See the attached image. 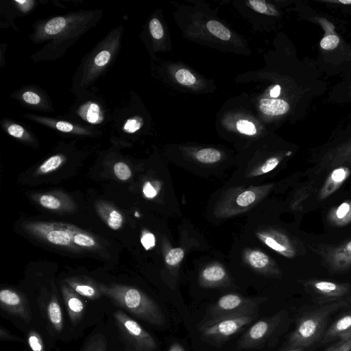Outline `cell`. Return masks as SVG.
<instances>
[{
    "instance_id": "obj_1",
    "label": "cell",
    "mask_w": 351,
    "mask_h": 351,
    "mask_svg": "<svg viewBox=\"0 0 351 351\" xmlns=\"http://www.w3.org/2000/svg\"><path fill=\"white\" fill-rule=\"evenodd\" d=\"M102 14L101 9L80 10L36 20L28 38L35 45H45L30 58L38 62L62 58L84 34L97 25Z\"/></svg>"
},
{
    "instance_id": "obj_2",
    "label": "cell",
    "mask_w": 351,
    "mask_h": 351,
    "mask_svg": "<svg viewBox=\"0 0 351 351\" xmlns=\"http://www.w3.org/2000/svg\"><path fill=\"white\" fill-rule=\"evenodd\" d=\"M124 27L112 29L81 60L71 80L70 90L76 95L89 90L114 63L121 49Z\"/></svg>"
},
{
    "instance_id": "obj_3",
    "label": "cell",
    "mask_w": 351,
    "mask_h": 351,
    "mask_svg": "<svg viewBox=\"0 0 351 351\" xmlns=\"http://www.w3.org/2000/svg\"><path fill=\"white\" fill-rule=\"evenodd\" d=\"M350 305L346 298L336 302L319 305L304 313L297 320L294 330L288 337V347L302 348L320 341L331 315Z\"/></svg>"
},
{
    "instance_id": "obj_4",
    "label": "cell",
    "mask_w": 351,
    "mask_h": 351,
    "mask_svg": "<svg viewBox=\"0 0 351 351\" xmlns=\"http://www.w3.org/2000/svg\"><path fill=\"white\" fill-rule=\"evenodd\" d=\"M101 292L118 306L150 324L162 326L165 324V317L158 305L136 288L112 285L101 287Z\"/></svg>"
},
{
    "instance_id": "obj_5",
    "label": "cell",
    "mask_w": 351,
    "mask_h": 351,
    "mask_svg": "<svg viewBox=\"0 0 351 351\" xmlns=\"http://www.w3.org/2000/svg\"><path fill=\"white\" fill-rule=\"evenodd\" d=\"M110 128L121 136H133L151 129V118L141 98L130 92L129 98L112 111Z\"/></svg>"
},
{
    "instance_id": "obj_6",
    "label": "cell",
    "mask_w": 351,
    "mask_h": 351,
    "mask_svg": "<svg viewBox=\"0 0 351 351\" xmlns=\"http://www.w3.org/2000/svg\"><path fill=\"white\" fill-rule=\"evenodd\" d=\"M75 96V101L62 117L100 129L110 125L112 110L108 108L104 98L90 90Z\"/></svg>"
},
{
    "instance_id": "obj_7",
    "label": "cell",
    "mask_w": 351,
    "mask_h": 351,
    "mask_svg": "<svg viewBox=\"0 0 351 351\" xmlns=\"http://www.w3.org/2000/svg\"><path fill=\"white\" fill-rule=\"evenodd\" d=\"M258 313L208 318L198 327L202 339L217 345L228 341L248 326Z\"/></svg>"
},
{
    "instance_id": "obj_8",
    "label": "cell",
    "mask_w": 351,
    "mask_h": 351,
    "mask_svg": "<svg viewBox=\"0 0 351 351\" xmlns=\"http://www.w3.org/2000/svg\"><path fill=\"white\" fill-rule=\"evenodd\" d=\"M285 313L282 311L256 322L239 338L237 344V349L261 348L271 342L280 334Z\"/></svg>"
},
{
    "instance_id": "obj_9",
    "label": "cell",
    "mask_w": 351,
    "mask_h": 351,
    "mask_svg": "<svg viewBox=\"0 0 351 351\" xmlns=\"http://www.w3.org/2000/svg\"><path fill=\"white\" fill-rule=\"evenodd\" d=\"M22 117L62 134L77 137H95L102 134V130L80 123L64 117H49L24 113Z\"/></svg>"
},
{
    "instance_id": "obj_10",
    "label": "cell",
    "mask_w": 351,
    "mask_h": 351,
    "mask_svg": "<svg viewBox=\"0 0 351 351\" xmlns=\"http://www.w3.org/2000/svg\"><path fill=\"white\" fill-rule=\"evenodd\" d=\"M265 298H246L235 293L221 296L211 306L208 318L258 313V309Z\"/></svg>"
},
{
    "instance_id": "obj_11",
    "label": "cell",
    "mask_w": 351,
    "mask_h": 351,
    "mask_svg": "<svg viewBox=\"0 0 351 351\" xmlns=\"http://www.w3.org/2000/svg\"><path fill=\"white\" fill-rule=\"evenodd\" d=\"M25 228L33 235L56 245L74 247L73 238L80 230L77 227L58 222L28 223Z\"/></svg>"
},
{
    "instance_id": "obj_12",
    "label": "cell",
    "mask_w": 351,
    "mask_h": 351,
    "mask_svg": "<svg viewBox=\"0 0 351 351\" xmlns=\"http://www.w3.org/2000/svg\"><path fill=\"white\" fill-rule=\"evenodd\" d=\"M228 112L224 110L219 119L221 128L233 130L238 134L246 136H254L263 129L261 121L252 112L246 109L242 110V106H239L228 107Z\"/></svg>"
},
{
    "instance_id": "obj_13",
    "label": "cell",
    "mask_w": 351,
    "mask_h": 351,
    "mask_svg": "<svg viewBox=\"0 0 351 351\" xmlns=\"http://www.w3.org/2000/svg\"><path fill=\"white\" fill-rule=\"evenodd\" d=\"M302 283L305 290L319 305H324L346 299L351 292V287L348 283L318 279L306 280Z\"/></svg>"
},
{
    "instance_id": "obj_14",
    "label": "cell",
    "mask_w": 351,
    "mask_h": 351,
    "mask_svg": "<svg viewBox=\"0 0 351 351\" xmlns=\"http://www.w3.org/2000/svg\"><path fill=\"white\" fill-rule=\"evenodd\" d=\"M113 315L122 333L137 351H154L157 348L154 338L136 321L119 310Z\"/></svg>"
},
{
    "instance_id": "obj_15",
    "label": "cell",
    "mask_w": 351,
    "mask_h": 351,
    "mask_svg": "<svg viewBox=\"0 0 351 351\" xmlns=\"http://www.w3.org/2000/svg\"><path fill=\"white\" fill-rule=\"evenodd\" d=\"M10 97L16 100L23 107L31 110L44 112H51L55 110L48 93L35 84L21 87L12 92Z\"/></svg>"
},
{
    "instance_id": "obj_16",
    "label": "cell",
    "mask_w": 351,
    "mask_h": 351,
    "mask_svg": "<svg viewBox=\"0 0 351 351\" xmlns=\"http://www.w3.org/2000/svg\"><path fill=\"white\" fill-rule=\"evenodd\" d=\"M312 250L322 258L330 271L342 272L351 269V239L337 246L319 245Z\"/></svg>"
},
{
    "instance_id": "obj_17",
    "label": "cell",
    "mask_w": 351,
    "mask_h": 351,
    "mask_svg": "<svg viewBox=\"0 0 351 351\" xmlns=\"http://www.w3.org/2000/svg\"><path fill=\"white\" fill-rule=\"evenodd\" d=\"M0 304L2 309L29 322L31 319L29 308L25 299L17 292L8 289L0 291Z\"/></svg>"
},
{
    "instance_id": "obj_18",
    "label": "cell",
    "mask_w": 351,
    "mask_h": 351,
    "mask_svg": "<svg viewBox=\"0 0 351 351\" xmlns=\"http://www.w3.org/2000/svg\"><path fill=\"white\" fill-rule=\"evenodd\" d=\"M351 337V311L337 319L322 336L319 345Z\"/></svg>"
},
{
    "instance_id": "obj_19",
    "label": "cell",
    "mask_w": 351,
    "mask_h": 351,
    "mask_svg": "<svg viewBox=\"0 0 351 351\" xmlns=\"http://www.w3.org/2000/svg\"><path fill=\"white\" fill-rule=\"evenodd\" d=\"M351 175V170L346 166L334 168L320 189L319 199L324 200L338 190Z\"/></svg>"
},
{
    "instance_id": "obj_20",
    "label": "cell",
    "mask_w": 351,
    "mask_h": 351,
    "mask_svg": "<svg viewBox=\"0 0 351 351\" xmlns=\"http://www.w3.org/2000/svg\"><path fill=\"white\" fill-rule=\"evenodd\" d=\"M0 127L9 136L19 141L32 145L37 143L36 136L30 128L15 120L3 118L0 121Z\"/></svg>"
},
{
    "instance_id": "obj_21",
    "label": "cell",
    "mask_w": 351,
    "mask_h": 351,
    "mask_svg": "<svg viewBox=\"0 0 351 351\" xmlns=\"http://www.w3.org/2000/svg\"><path fill=\"white\" fill-rule=\"evenodd\" d=\"M62 295L70 320L73 324H77L84 312V302L73 290L66 287L62 288Z\"/></svg>"
},
{
    "instance_id": "obj_22",
    "label": "cell",
    "mask_w": 351,
    "mask_h": 351,
    "mask_svg": "<svg viewBox=\"0 0 351 351\" xmlns=\"http://www.w3.org/2000/svg\"><path fill=\"white\" fill-rule=\"evenodd\" d=\"M322 168L346 166L351 170V143L343 145L324 156L321 162Z\"/></svg>"
},
{
    "instance_id": "obj_23",
    "label": "cell",
    "mask_w": 351,
    "mask_h": 351,
    "mask_svg": "<svg viewBox=\"0 0 351 351\" xmlns=\"http://www.w3.org/2000/svg\"><path fill=\"white\" fill-rule=\"evenodd\" d=\"M257 108L262 115L276 117L286 114L290 107L287 101L281 99L262 98L258 101Z\"/></svg>"
},
{
    "instance_id": "obj_24",
    "label": "cell",
    "mask_w": 351,
    "mask_h": 351,
    "mask_svg": "<svg viewBox=\"0 0 351 351\" xmlns=\"http://www.w3.org/2000/svg\"><path fill=\"white\" fill-rule=\"evenodd\" d=\"M328 222L337 227H343L351 223V200H346L332 208L327 217Z\"/></svg>"
},
{
    "instance_id": "obj_25",
    "label": "cell",
    "mask_w": 351,
    "mask_h": 351,
    "mask_svg": "<svg viewBox=\"0 0 351 351\" xmlns=\"http://www.w3.org/2000/svg\"><path fill=\"white\" fill-rule=\"evenodd\" d=\"M98 213L110 228L115 230L121 227L123 216L113 207L106 204L99 205L98 206Z\"/></svg>"
},
{
    "instance_id": "obj_26",
    "label": "cell",
    "mask_w": 351,
    "mask_h": 351,
    "mask_svg": "<svg viewBox=\"0 0 351 351\" xmlns=\"http://www.w3.org/2000/svg\"><path fill=\"white\" fill-rule=\"evenodd\" d=\"M48 319L57 332L63 328V317L62 310L56 295H53L47 306Z\"/></svg>"
},
{
    "instance_id": "obj_27",
    "label": "cell",
    "mask_w": 351,
    "mask_h": 351,
    "mask_svg": "<svg viewBox=\"0 0 351 351\" xmlns=\"http://www.w3.org/2000/svg\"><path fill=\"white\" fill-rule=\"evenodd\" d=\"M147 32L152 39L153 49L156 51L158 49V43L165 36V29L158 17L154 16L150 18L147 23Z\"/></svg>"
},
{
    "instance_id": "obj_28",
    "label": "cell",
    "mask_w": 351,
    "mask_h": 351,
    "mask_svg": "<svg viewBox=\"0 0 351 351\" xmlns=\"http://www.w3.org/2000/svg\"><path fill=\"white\" fill-rule=\"evenodd\" d=\"M226 277V271L218 265L206 268L202 272V278L205 284L213 285L221 282Z\"/></svg>"
},
{
    "instance_id": "obj_29",
    "label": "cell",
    "mask_w": 351,
    "mask_h": 351,
    "mask_svg": "<svg viewBox=\"0 0 351 351\" xmlns=\"http://www.w3.org/2000/svg\"><path fill=\"white\" fill-rule=\"evenodd\" d=\"M69 284L76 293L84 297L90 299H96L100 295L99 291L92 285L75 280H70Z\"/></svg>"
},
{
    "instance_id": "obj_30",
    "label": "cell",
    "mask_w": 351,
    "mask_h": 351,
    "mask_svg": "<svg viewBox=\"0 0 351 351\" xmlns=\"http://www.w3.org/2000/svg\"><path fill=\"white\" fill-rule=\"evenodd\" d=\"M66 156L62 153L53 154L45 160L39 167L40 173H47L58 169L66 160Z\"/></svg>"
},
{
    "instance_id": "obj_31",
    "label": "cell",
    "mask_w": 351,
    "mask_h": 351,
    "mask_svg": "<svg viewBox=\"0 0 351 351\" xmlns=\"http://www.w3.org/2000/svg\"><path fill=\"white\" fill-rule=\"evenodd\" d=\"M206 29L212 35L222 40H228L232 37L230 29L216 20L207 22Z\"/></svg>"
},
{
    "instance_id": "obj_32",
    "label": "cell",
    "mask_w": 351,
    "mask_h": 351,
    "mask_svg": "<svg viewBox=\"0 0 351 351\" xmlns=\"http://www.w3.org/2000/svg\"><path fill=\"white\" fill-rule=\"evenodd\" d=\"M174 78L178 84L186 87H193L197 82L195 74L185 68L176 70Z\"/></svg>"
},
{
    "instance_id": "obj_33",
    "label": "cell",
    "mask_w": 351,
    "mask_h": 351,
    "mask_svg": "<svg viewBox=\"0 0 351 351\" xmlns=\"http://www.w3.org/2000/svg\"><path fill=\"white\" fill-rule=\"evenodd\" d=\"M195 158L201 162L213 163L221 159V153L214 148H203L196 152Z\"/></svg>"
},
{
    "instance_id": "obj_34",
    "label": "cell",
    "mask_w": 351,
    "mask_h": 351,
    "mask_svg": "<svg viewBox=\"0 0 351 351\" xmlns=\"http://www.w3.org/2000/svg\"><path fill=\"white\" fill-rule=\"evenodd\" d=\"M73 243L76 246L90 248L97 245L95 239L89 234L78 230L73 236Z\"/></svg>"
},
{
    "instance_id": "obj_35",
    "label": "cell",
    "mask_w": 351,
    "mask_h": 351,
    "mask_svg": "<svg viewBox=\"0 0 351 351\" xmlns=\"http://www.w3.org/2000/svg\"><path fill=\"white\" fill-rule=\"evenodd\" d=\"M249 6L256 12L271 16L277 14L276 10L266 3L265 1L251 0L248 1Z\"/></svg>"
},
{
    "instance_id": "obj_36",
    "label": "cell",
    "mask_w": 351,
    "mask_h": 351,
    "mask_svg": "<svg viewBox=\"0 0 351 351\" xmlns=\"http://www.w3.org/2000/svg\"><path fill=\"white\" fill-rule=\"evenodd\" d=\"M250 264L258 269L265 267L269 263L268 256L260 251H252L247 256Z\"/></svg>"
},
{
    "instance_id": "obj_37",
    "label": "cell",
    "mask_w": 351,
    "mask_h": 351,
    "mask_svg": "<svg viewBox=\"0 0 351 351\" xmlns=\"http://www.w3.org/2000/svg\"><path fill=\"white\" fill-rule=\"evenodd\" d=\"M314 191L313 184H306L302 186L297 193L295 199L292 205L293 208L300 210L302 205L312 194Z\"/></svg>"
},
{
    "instance_id": "obj_38",
    "label": "cell",
    "mask_w": 351,
    "mask_h": 351,
    "mask_svg": "<svg viewBox=\"0 0 351 351\" xmlns=\"http://www.w3.org/2000/svg\"><path fill=\"white\" fill-rule=\"evenodd\" d=\"M38 202L42 206L49 210H58L61 207L60 199L52 195H42Z\"/></svg>"
},
{
    "instance_id": "obj_39",
    "label": "cell",
    "mask_w": 351,
    "mask_h": 351,
    "mask_svg": "<svg viewBox=\"0 0 351 351\" xmlns=\"http://www.w3.org/2000/svg\"><path fill=\"white\" fill-rule=\"evenodd\" d=\"M114 172L118 179L122 181L128 180L132 176V171L128 165L121 161L117 162L114 164Z\"/></svg>"
},
{
    "instance_id": "obj_40",
    "label": "cell",
    "mask_w": 351,
    "mask_h": 351,
    "mask_svg": "<svg viewBox=\"0 0 351 351\" xmlns=\"http://www.w3.org/2000/svg\"><path fill=\"white\" fill-rule=\"evenodd\" d=\"M27 341L32 351H45L43 340L37 332L30 331L28 334Z\"/></svg>"
},
{
    "instance_id": "obj_41",
    "label": "cell",
    "mask_w": 351,
    "mask_h": 351,
    "mask_svg": "<svg viewBox=\"0 0 351 351\" xmlns=\"http://www.w3.org/2000/svg\"><path fill=\"white\" fill-rule=\"evenodd\" d=\"M84 351H107L106 341L102 336H96L90 340Z\"/></svg>"
},
{
    "instance_id": "obj_42",
    "label": "cell",
    "mask_w": 351,
    "mask_h": 351,
    "mask_svg": "<svg viewBox=\"0 0 351 351\" xmlns=\"http://www.w3.org/2000/svg\"><path fill=\"white\" fill-rule=\"evenodd\" d=\"M339 42L340 39L336 34H327L322 39L320 46L323 49L331 50L335 49Z\"/></svg>"
},
{
    "instance_id": "obj_43",
    "label": "cell",
    "mask_w": 351,
    "mask_h": 351,
    "mask_svg": "<svg viewBox=\"0 0 351 351\" xmlns=\"http://www.w3.org/2000/svg\"><path fill=\"white\" fill-rule=\"evenodd\" d=\"M184 257V251L181 248L171 249L166 255L165 261L169 265L178 264Z\"/></svg>"
},
{
    "instance_id": "obj_44",
    "label": "cell",
    "mask_w": 351,
    "mask_h": 351,
    "mask_svg": "<svg viewBox=\"0 0 351 351\" xmlns=\"http://www.w3.org/2000/svg\"><path fill=\"white\" fill-rule=\"evenodd\" d=\"M256 195L253 191H246L241 193L237 198V203L241 206H246L254 202Z\"/></svg>"
},
{
    "instance_id": "obj_45",
    "label": "cell",
    "mask_w": 351,
    "mask_h": 351,
    "mask_svg": "<svg viewBox=\"0 0 351 351\" xmlns=\"http://www.w3.org/2000/svg\"><path fill=\"white\" fill-rule=\"evenodd\" d=\"M326 351H351V337L338 341Z\"/></svg>"
},
{
    "instance_id": "obj_46",
    "label": "cell",
    "mask_w": 351,
    "mask_h": 351,
    "mask_svg": "<svg viewBox=\"0 0 351 351\" xmlns=\"http://www.w3.org/2000/svg\"><path fill=\"white\" fill-rule=\"evenodd\" d=\"M141 242L144 248L147 250L155 245V237L152 233H144L141 239Z\"/></svg>"
},
{
    "instance_id": "obj_47",
    "label": "cell",
    "mask_w": 351,
    "mask_h": 351,
    "mask_svg": "<svg viewBox=\"0 0 351 351\" xmlns=\"http://www.w3.org/2000/svg\"><path fill=\"white\" fill-rule=\"evenodd\" d=\"M280 160L277 157L269 158L261 167V173H266L274 169L279 163Z\"/></svg>"
},
{
    "instance_id": "obj_48",
    "label": "cell",
    "mask_w": 351,
    "mask_h": 351,
    "mask_svg": "<svg viewBox=\"0 0 351 351\" xmlns=\"http://www.w3.org/2000/svg\"><path fill=\"white\" fill-rule=\"evenodd\" d=\"M0 338L1 340L5 341H22L23 340L15 335H11L6 328H4L3 326L1 327L0 329Z\"/></svg>"
},
{
    "instance_id": "obj_49",
    "label": "cell",
    "mask_w": 351,
    "mask_h": 351,
    "mask_svg": "<svg viewBox=\"0 0 351 351\" xmlns=\"http://www.w3.org/2000/svg\"><path fill=\"white\" fill-rule=\"evenodd\" d=\"M143 192L145 196L147 198H153L157 194L156 190L149 182L145 183L143 187Z\"/></svg>"
},
{
    "instance_id": "obj_50",
    "label": "cell",
    "mask_w": 351,
    "mask_h": 351,
    "mask_svg": "<svg viewBox=\"0 0 351 351\" xmlns=\"http://www.w3.org/2000/svg\"><path fill=\"white\" fill-rule=\"evenodd\" d=\"M281 87L277 84L271 88L269 91V95L273 99H276L280 94Z\"/></svg>"
},
{
    "instance_id": "obj_51",
    "label": "cell",
    "mask_w": 351,
    "mask_h": 351,
    "mask_svg": "<svg viewBox=\"0 0 351 351\" xmlns=\"http://www.w3.org/2000/svg\"><path fill=\"white\" fill-rule=\"evenodd\" d=\"M168 351H186V350L180 343L174 342L170 346Z\"/></svg>"
},
{
    "instance_id": "obj_52",
    "label": "cell",
    "mask_w": 351,
    "mask_h": 351,
    "mask_svg": "<svg viewBox=\"0 0 351 351\" xmlns=\"http://www.w3.org/2000/svg\"><path fill=\"white\" fill-rule=\"evenodd\" d=\"M282 351H303L302 348H291L287 350H284Z\"/></svg>"
},
{
    "instance_id": "obj_53",
    "label": "cell",
    "mask_w": 351,
    "mask_h": 351,
    "mask_svg": "<svg viewBox=\"0 0 351 351\" xmlns=\"http://www.w3.org/2000/svg\"><path fill=\"white\" fill-rule=\"evenodd\" d=\"M339 2L343 4H351V0H339Z\"/></svg>"
},
{
    "instance_id": "obj_54",
    "label": "cell",
    "mask_w": 351,
    "mask_h": 351,
    "mask_svg": "<svg viewBox=\"0 0 351 351\" xmlns=\"http://www.w3.org/2000/svg\"><path fill=\"white\" fill-rule=\"evenodd\" d=\"M348 302H350V304H351V296H349L347 298Z\"/></svg>"
}]
</instances>
